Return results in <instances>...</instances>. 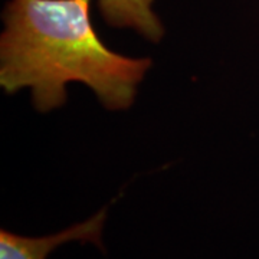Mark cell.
Returning <instances> with one entry per match:
<instances>
[{"label": "cell", "instance_id": "obj_3", "mask_svg": "<svg viewBox=\"0 0 259 259\" xmlns=\"http://www.w3.org/2000/svg\"><path fill=\"white\" fill-rule=\"evenodd\" d=\"M98 9L107 25L131 29L150 42H158L164 26L154 10V0H97Z\"/></svg>", "mask_w": 259, "mask_h": 259}, {"label": "cell", "instance_id": "obj_1", "mask_svg": "<svg viewBox=\"0 0 259 259\" xmlns=\"http://www.w3.org/2000/svg\"><path fill=\"white\" fill-rule=\"evenodd\" d=\"M93 0H9L2 13L0 87L28 88L37 111L66 102V87L81 82L102 105L127 110L151 68L150 58L114 52L95 32Z\"/></svg>", "mask_w": 259, "mask_h": 259}, {"label": "cell", "instance_id": "obj_2", "mask_svg": "<svg viewBox=\"0 0 259 259\" xmlns=\"http://www.w3.org/2000/svg\"><path fill=\"white\" fill-rule=\"evenodd\" d=\"M105 221L107 209H101L87 221L47 236H23L2 229L0 259H47L56 248L69 242L93 243L102 249V231Z\"/></svg>", "mask_w": 259, "mask_h": 259}]
</instances>
